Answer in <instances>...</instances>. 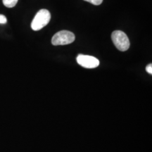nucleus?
Listing matches in <instances>:
<instances>
[{
    "label": "nucleus",
    "instance_id": "obj_6",
    "mask_svg": "<svg viewBox=\"0 0 152 152\" xmlns=\"http://www.w3.org/2000/svg\"><path fill=\"white\" fill-rule=\"evenodd\" d=\"M84 1H88V2L92 4L93 5L97 6V5H100L101 4H102V1H103V0H84Z\"/></svg>",
    "mask_w": 152,
    "mask_h": 152
},
{
    "label": "nucleus",
    "instance_id": "obj_5",
    "mask_svg": "<svg viewBox=\"0 0 152 152\" xmlns=\"http://www.w3.org/2000/svg\"><path fill=\"white\" fill-rule=\"evenodd\" d=\"M18 0H2L4 5L8 8H12L16 5Z\"/></svg>",
    "mask_w": 152,
    "mask_h": 152
},
{
    "label": "nucleus",
    "instance_id": "obj_2",
    "mask_svg": "<svg viewBox=\"0 0 152 152\" xmlns=\"http://www.w3.org/2000/svg\"><path fill=\"white\" fill-rule=\"evenodd\" d=\"M111 39L115 47L121 52H125L130 47V40L124 32L121 30L113 31L111 35Z\"/></svg>",
    "mask_w": 152,
    "mask_h": 152
},
{
    "label": "nucleus",
    "instance_id": "obj_8",
    "mask_svg": "<svg viewBox=\"0 0 152 152\" xmlns=\"http://www.w3.org/2000/svg\"><path fill=\"white\" fill-rule=\"evenodd\" d=\"M146 71L148 73H149L150 75H152V64H150L146 67Z\"/></svg>",
    "mask_w": 152,
    "mask_h": 152
},
{
    "label": "nucleus",
    "instance_id": "obj_7",
    "mask_svg": "<svg viewBox=\"0 0 152 152\" xmlns=\"http://www.w3.org/2000/svg\"><path fill=\"white\" fill-rule=\"evenodd\" d=\"M7 23V18L5 16L0 14V24H5Z\"/></svg>",
    "mask_w": 152,
    "mask_h": 152
},
{
    "label": "nucleus",
    "instance_id": "obj_3",
    "mask_svg": "<svg viewBox=\"0 0 152 152\" xmlns=\"http://www.w3.org/2000/svg\"><path fill=\"white\" fill-rule=\"evenodd\" d=\"M75 39V35L72 32L68 31V30H61L53 36L52 43L54 46L66 45L73 42Z\"/></svg>",
    "mask_w": 152,
    "mask_h": 152
},
{
    "label": "nucleus",
    "instance_id": "obj_1",
    "mask_svg": "<svg viewBox=\"0 0 152 152\" xmlns=\"http://www.w3.org/2000/svg\"><path fill=\"white\" fill-rule=\"evenodd\" d=\"M51 19V14L47 9H41L37 13L31 23L32 29L35 31L42 29L49 23Z\"/></svg>",
    "mask_w": 152,
    "mask_h": 152
},
{
    "label": "nucleus",
    "instance_id": "obj_4",
    "mask_svg": "<svg viewBox=\"0 0 152 152\" xmlns=\"http://www.w3.org/2000/svg\"><path fill=\"white\" fill-rule=\"evenodd\" d=\"M76 60L80 66L85 68H95L99 66L100 64L97 58L89 55L79 54Z\"/></svg>",
    "mask_w": 152,
    "mask_h": 152
}]
</instances>
